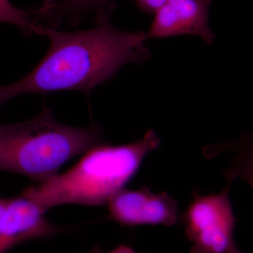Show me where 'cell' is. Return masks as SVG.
I'll list each match as a JSON object with an SVG mask.
<instances>
[{"mask_svg": "<svg viewBox=\"0 0 253 253\" xmlns=\"http://www.w3.org/2000/svg\"><path fill=\"white\" fill-rule=\"evenodd\" d=\"M111 13L95 14L96 26L85 31L37 28L35 34L49 38V49L29 74L0 86V106L27 94L80 91L89 96L96 86L114 78L124 65L149 59L145 33L120 31L111 24Z\"/></svg>", "mask_w": 253, "mask_h": 253, "instance_id": "1", "label": "cell"}, {"mask_svg": "<svg viewBox=\"0 0 253 253\" xmlns=\"http://www.w3.org/2000/svg\"><path fill=\"white\" fill-rule=\"evenodd\" d=\"M160 144L157 134L149 129L131 144L96 145L68 170L26 188L22 195L45 212L61 205H107L135 175L145 156Z\"/></svg>", "mask_w": 253, "mask_h": 253, "instance_id": "2", "label": "cell"}, {"mask_svg": "<svg viewBox=\"0 0 253 253\" xmlns=\"http://www.w3.org/2000/svg\"><path fill=\"white\" fill-rule=\"evenodd\" d=\"M102 131L100 125L81 128L58 122L48 108L25 122L0 124V170L42 182L101 144Z\"/></svg>", "mask_w": 253, "mask_h": 253, "instance_id": "3", "label": "cell"}, {"mask_svg": "<svg viewBox=\"0 0 253 253\" xmlns=\"http://www.w3.org/2000/svg\"><path fill=\"white\" fill-rule=\"evenodd\" d=\"M230 185L219 194L196 195L184 213L186 236L193 243L191 253H227L234 241L236 221L229 197Z\"/></svg>", "mask_w": 253, "mask_h": 253, "instance_id": "4", "label": "cell"}, {"mask_svg": "<svg viewBox=\"0 0 253 253\" xmlns=\"http://www.w3.org/2000/svg\"><path fill=\"white\" fill-rule=\"evenodd\" d=\"M107 205L110 219L123 226H171L178 219L175 200L165 191L155 194L147 186L136 191L123 189Z\"/></svg>", "mask_w": 253, "mask_h": 253, "instance_id": "5", "label": "cell"}, {"mask_svg": "<svg viewBox=\"0 0 253 253\" xmlns=\"http://www.w3.org/2000/svg\"><path fill=\"white\" fill-rule=\"evenodd\" d=\"M211 5V0H168L155 13L146 39L191 35L212 44L215 36L208 21Z\"/></svg>", "mask_w": 253, "mask_h": 253, "instance_id": "6", "label": "cell"}, {"mask_svg": "<svg viewBox=\"0 0 253 253\" xmlns=\"http://www.w3.org/2000/svg\"><path fill=\"white\" fill-rule=\"evenodd\" d=\"M45 212L23 195L6 199L3 216V252L26 241L51 237L63 231L62 227L47 219Z\"/></svg>", "mask_w": 253, "mask_h": 253, "instance_id": "7", "label": "cell"}, {"mask_svg": "<svg viewBox=\"0 0 253 253\" xmlns=\"http://www.w3.org/2000/svg\"><path fill=\"white\" fill-rule=\"evenodd\" d=\"M115 6L111 0H59L46 7L33 9V21L40 28H55L64 21L70 26H77L88 13L112 12Z\"/></svg>", "mask_w": 253, "mask_h": 253, "instance_id": "8", "label": "cell"}, {"mask_svg": "<svg viewBox=\"0 0 253 253\" xmlns=\"http://www.w3.org/2000/svg\"><path fill=\"white\" fill-rule=\"evenodd\" d=\"M0 23L14 25L28 36L34 34L32 10L16 7L10 0H0Z\"/></svg>", "mask_w": 253, "mask_h": 253, "instance_id": "9", "label": "cell"}, {"mask_svg": "<svg viewBox=\"0 0 253 253\" xmlns=\"http://www.w3.org/2000/svg\"><path fill=\"white\" fill-rule=\"evenodd\" d=\"M139 10L145 14H155L168 0H134Z\"/></svg>", "mask_w": 253, "mask_h": 253, "instance_id": "10", "label": "cell"}, {"mask_svg": "<svg viewBox=\"0 0 253 253\" xmlns=\"http://www.w3.org/2000/svg\"><path fill=\"white\" fill-rule=\"evenodd\" d=\"M6 202V198L0 197V253H4L2 250L3 216Z\"/></svg>", "mask_w": 253, "mask_h": 253, "instance_id": "11", "label": "cell"}, {"mask_svg": "<svg viewBox=\"0 0 253 253\" xmlns=\"http://www.w3.org/2000/svg\"><path fill=\"white\" fill-rule=\"evenodd\" d=\"M110 253H136L134 250L126 246H121L118 247L117 249L113 250Z\"/></svg>", "mask_w": 253, "mask_h": 253, "instance_id": "12", "label": "cell"}, {"mask_svg": "<svg viewBox=\"0 0 253 253\" xmlns=\"http://www.w3.org/2000/svg\"><path fill=\"white\" fill-rule=\"evenodd\" d=\"M227 253H242L241 251H239V249H238L237 246H236V244H234V241L231 243L230 246H229V249L228 250Z\"/></svg>", "mask_w": 253, "mask_h": 253, "instance_id": "13", "label": "cell"}, {"mask_svg": "<svg viewBox=\"0 0 253 253\" xmlns=\"http://www.w3.org/2000/svg\"><path fill=\"white\" fill-rule=\"evenodd\" d=\"M54 1H56V0H43L42 5L41 7H46V6H49V5L54 3Z\"/></svg>", "mask_w": 253, "mask_h": 253, "instance_id": "14", "label": "cell"}, {"mask_svg": "<svg viewBox=\"0 0 253 253\" xmlns=\"http://www.w3.org/2000/svg\"><path fill=\"white\" fill-rule=\"evenodd\" d=\"M101 249H100V248L96 247L91 250L90 252H89V253H101Z\"/></svg>", "mask_w": 253, "mask_h": 253, "instance_id": "15", "label": "cell"}]
</instances>
